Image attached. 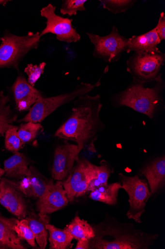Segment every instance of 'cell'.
<instances>
[{
  "instance_id": "obj_1",
  "label": "cell",
  "mask_w": 165,
  "mask_h": 249,
  "mask_svg": "<svg viewBox=\"0 0 165 249\" xmlns=\"http://www.w3.org/2000/svg\"><path fill=\"white\" fill-rule=\"evenodd\" d=\"M102 108L99 95L87 94L76 99L70 116L57 130L56 137L75 142L81 151L103 128L100 119Z\"/></svg>"
},
{
  "instance_id": "obj_25",
  "label": "cell",
  "mask_w": 165,
  "mask_h": 249,
  "mask_svg": "<svg viewBox=\"0 0 165 249\" xmlns=\"http://www.w3.org/2000/svg\"><path fill=\"white\" fill-rule=\"evenodd\" d=\"M7 220L11 227L22 240L26 241L32 247H36L35 235L30 228L28 221L26 218L19 220L14 218H7Z\"/></svg>"
},
{
  "instance_id": "obj_24",
  "label": "cell",
  "mask_w": 165,
  "mask_h": 249,
  "mask_svg": "<svg viewBox=\"0 0 165 249\" xmlns=\"http://www.w3.org/2000/svg\"><path fill=\"white\" fill-rule=\"evenodd\" d=\"M65 228L77 240L86 239L90 240L95 236V231L88 222L76 216Z\"/></svg>"
},
{
  "instance_id": "obj_8",
  "label": "cell",
  "mask_w": 165,
  "mask_h": 249,
  "mask_svg": "<svg viewBox=\"0 0 165 249\" xmlns=\"http://www.w3.org/2000/svg\"><path fill=\"white\" fill-rule=\"evenodd\" d=\"M119 178L122 183V189L129 197L130 209L127 216L129 219L141 223L140 217L146 212L147 203L151 195L148 184L137 176L129 177L120 173Z\"/></svg>"
},
{
  "instance_id": "obj_11",
  "label": "cell",
  "mask_w": 165,
  "mask_h": 249,
  "mask_svg": "<svg viewBox=\"0 0 165 249\" xmlns=\"http://www.w3.org/2000/svg\"><path fill=\"white\" fill-rule=\"evenodd\" d=\"M81 151L77 145L65 142L55 149L52 174L60 181L65 180L73 170L75 162L79 160Z\"/></svg>"
},
{
  "instance_id": "obj_34",
  "label": "cell",
  "mask_w": 165,
  "mask_h": 249,
  "mask_svg": "<svg viewBox=\"0 0 165 249\" xmlns=\"http://www.w3.org/2000/svg\"><path fill=\"white\" fill-rule=\"evenodd\" d=\"M90 247V240L86 239H82L78 240L75 249H88Z\"/></svg>"
},
{
  "instance_id": "obj_30",
  "label": "cell",
  "mask_w": 165,
  "mask_h": 249,
  "mask_svg": "<svg viewBox=\"0 0 165 249\" xmlns=\"http://www.w3.org/2000/svg\"><path fill=\"white\" fill-rule=\"evenodd\" d=\"M87 2L86 0H64L62 1L60 12L63 15L75 16L78 12L86 10L85 4Z\"/></svg>"
},
{
  "instance_id": "obj_5",
  "label": "cell",
  "mask_w": 165,
  "mask_h": 249,
  "mask_svg": "<svg viewBox=\"0 0 165 249\" xmlns=\"http://www.w3.org/2000/svg\"><path fill=\"white\" fill-rule=\"evenodd\" d=\"M100 85V81L93 85L81 83L72 92L52 97L44 98L41 96L29 110L28 114L19 120V122L40 123L59 107L72 102L81 96L88 94L94 89Z\"/></svg>"
},
{
  "instance_id": "obj_21",
  "label": "cell",
  "mask_w": 165,
  "mask_h": 249,
  "mask_svg": "<svg viewBox=\"0 0 165 249\" xmlns=\"http://www.w3.org/2000/svg\"><path fill=\"white\" fill-rule=\"evenodd\" d=\"M121 189L122 186L120 183L101 186L90 192L89 197L109 206H114L116 205L118 196Z\"/></svg>"
},
{
  "instance_id": "obj_6",
  "label": "cell",
  "mask_w": 165,
  "mask_h": 249,
  "mask_svg": "<svg viewBox=\"0 0 165 249\" xmlns=\"http://www.w3.org/2000/svg\"><path fill=\"white\" fill-rule=\"evenodd\" d=\"M165 62V54L155 52H137L127 61V71L133 80L146 84L156 81Z\"/></svg>"
},
{
  "instance_id": "obj_17",
  "label": "cell",
  "mask_w": 165,
  "mask_h": 249,
  "mask_svg": "<svg viewBox=\"0 0 165 249\" xmlns=\"http://www.w3.org/2000/svg\"><path fill=\"white\" fill-rule=\"evenodd\" d=\"M25 218L35 237V240L42 249L45 248L48 240V230L46 225L49 224L50 218L47 214H36L34 212L28 213Z\"/></svg>"
},
{
  "instance_id": "obj_3",
  "label": "cell",
  "mask_w": 165,
  "mask_h": 249,
  "mask_svg": "<svg viewBox=\"0 0 165 249\" xmlns=\"http://www.w3.org/2000/svg\"><path fill=\"white\" fill-rule=\"evenodd\" d=\"M145 85L133 80L131 85L116 96L115 101L119 106L129 107L152 119L161 101L164 82L160 74L153 87H146Z\"/></svg>"
},
{
  "instance_id": "obj_33",
  "label": "cell",
  "mask_w": 165,
  "mask_h": 249,
  "mask_svg": "<svg viewBox=\"0 0 165 249\" xmlns=\"http://www.w3.org/2000/svg\"><path fill=\"white\" fill-rule=\"evenodd\" d=\"M157 33L161 41L165 39V15L162 12L160 15L158 24L155 27Z\"/></svg>"
},
{
  "instance_id": "obj_15",
  "label": "cell",
  "mask_w": 165,
  "mask_h": 249,
  "mask_svg": "<svg viewBox=\"0 0 165 249\" xmlns=\"http://www.w3.org/2000/svg\"><path fill=\"white\" fill-rule=\"evenodd\" d=\"M161 41L154 28L143 35L134 36L128 38L126 52L129 53L137 52H157L160 51L158 45Z\"/></svg>"
},
{
  "instance_id": "obj_23",
  "label": "cell",
  "mask_w": 165,
  "mask_h": 249,
  "mask_svg": "<svg viewBox=\"0 0 165 249\" xmlns=\"http://www.w3.org/2000/svg\"><path fill=\"white\" fill-rule=\"evenodd\" d=\"M9 96L0 92V137H4L7 130L17 120V116L11 109Z\"/></svg>"
},
{
  "instance_id": "obj_26",
  "label": "cell",
  "mask_w": 165,
  "mask_h": 249,
  "mask_svg": "<svg viewBox=\"0 0 165 249\" xmlns=\"http://www.w3.org/2000/svg\"><path fill=\"white\" fill-rule=\"evenodd\" d=\"M31 174L29 177L34 197L40 198L54 186L53 180L48 179L41 176L36 169L30 167Z\"/></svg>"
},
{
  "instance_id": "obj_13",
  "label": "cell",
  "mask_w": 165,
  "mask_h": 249,
  "mask_svg": "<svg viewBox=\"0 0 165 249\" xmlns=\"http://www.w3.org/2000/svg\"><path fill=\"white\" fill-rule=\"evenodd\" d=\"M68 202L62 182L58 180L51 189L39 198L36 209L42 214H51L65 207Z\"/></svg>"
},
{
  "instance_id": "obj_10",
  "label": "cell",
  "mask_w": 165,
  "mask_h": 249,
  "mask_svg": "<svg viewBox=\"0 0 165 249\" xmlns=\"http://www.w3.org/2000/svg\"><path fill=\"white\" fill-rule=\"evenodd\" d=\"M0 205L20 219L27 216V203L17 188L16 182L5 178L0 181Z\"/></svg>"
},
{
  "instance_id": "obj_7",
  "label": "cell",
  "mask_w": 165,
  "mask_h": 249,
  "mask_svg": "<svg viewBox=\"0 0 165 249\" xmlns=\"http://www.w3.org/2000/svg\"><path fill=\"white\" fill-rule=\"evenodd\" d=\"M86 34L93 45V55L95 58L113 63L119 61L122 54L126 52L128 38L122 36L114 26L110 33L106 36H101L89 33Z\"/></svg>"
},
{
  "instance_id": "obj_16",
  "label": "cell",
  "mask_w": 165,
  "mask_h": 249,
  "mask_svg": "<svg viewBox=\"0 0 165 249\" xmlns=\"http://www.w3.org/2000/svg\"><path fill=\"white\" fill-rule=\"evenodd\" d=\"M147 180L150 188V193L153 195L163 187L165 182V158H157L141 171Z\"/></svg>"
},
{
  "instance_id": "obj_29",
  "label": "cell",
  "mask_w": 165,
  "mask_h": 249,
  "mask_svg": "<svg viewBox=\"0 0 165 249\" xmlns=\"http://www.w3.org/2000/svg\"><path fill=\"white\" fill-rule=\"evenodd\" d=\"M18 127L12 125L5 133V147L6 148L15 153L18 152L25 146L18 137L17 130Z\"/></svg>"
},
{
  "instance_id": "obj_22",
  "label": "cell",
  "mask_w": 165,
  "mask_h": 249,
  "mask_svg": "<svg viewBox=\"0 0 165 249\" xmlns=\"http://www.w3.org/2000/svg\"><path fill=\"white\" fill-rule=\"evenodd\" d=\"M46 229L49 233L50 249H66L72 247L74 237L66 228L61 230L48 224Z\"/></svg>"
},
{
  "instance_id": "obj_4",
  "label": "cell",
  "mask_w": 165,
  "mask_h": 249,
  "mask_svg": "<svg viewBox=\"0 0 165 249\" xmlns=\"http://www.w3.org/2000/svg\"><path fill=\"white\" fill-rule=\"evenodd\" d=\"M0 40V70L13 69L19 71V65L26 56L39 48L41 37L38 32L17 36L6 31Z\"/></svg>"
},
{
  "instance_id": "obj_9",
  "label": "cell",
  "mask_w": 165,
  "mask_h": 249,
  "mask_svg": "<svg viewBox=\"0 0 165 249\" xmlns=\"http://www.w3.org/2000/svg\"><path fill=\"white\" fill-rule=\"evenodd\" d=\"M56 7L49 4L40 11L41 16L46 19V27L40 33V36L52 34L60 41L76 43L81 39L80 35L73 27V19L63 18L56 13Z\"/></svg>"
},
{
  "instance_id": "obj_27",
  "label": "cell",
  "mask_w": 165,
  "mask_h": 249,
  "mask_svg": "<svg viewBox=\"0 0 165 249\" xmlns=\"http://www.w3.org/2000/svg\"><path fill=\"white\" fill-rule=\"evenodd\" d=\"M43 130L44 128L40 123L28 122L20 125L17 134L22 142L26 144L34 140Z\"/></svg>"
},
{
  "instance_id": "obj_14",
  "label": "cell",
  "mask_w": 165,
  "mask_h": 249,
  "mask_svg": "<svg viewBox=\"0 0 165 249\" xmlns=\"http://www.w3.org/2000/svg\"><path fill=\"white\" fill-rule=\"evenodd\" d=\"M12 89L16 107L19 111L29 110L42 96L40 92L31 86L22 75L17 77Z\"/></svg>"
},
{
  "instance_id": "obj_31",
  "label": "cell",
  "mask_w": 165,
  "mask_h": 249,
  "mask_svg": "<svg viewBox=\"0 0 165 249\" xmlns=\"http://www.w3.org/2000/svg\"><path fill=\"white\" fill-rule=\"evenodd\" d=\"M46 63L43 62L39 65L29 64L25 68V72L28 76V81L29 83L34 87L35 83L44 74Z\"/></svg>"
},
{
  "instance_id": "obj_19",
  "label": "cell",
  "mask_w": 165,
  "mask_h": 249,
  "mask_svg": "<svg viewBox=\"0 0 165 249\" xmlns=\"http://www.w3.org/2000/svg\"><path fill=\"white\" fill-rule=\"evenodd\" d=\"M112 168L108 163L103 160L100 166L90 164L88 173V192L108 184Z\"/></svg>"
},
{
  "instance_id": "obj_32",
  "label": "cell",
  "mask_w": 165,
  "mask_h": 249,
  "mask_svg": "<svg viewBox=\"0 0 165 249\" xmlns=\"http://www.w3.org/2000/svg\"><path fill=\"white\" fill-rule=\"evenodd\" d=\"M17 189L27 197H34L32 187L29 177H23L16 182Z\"/></svg>"
},
{
  "instance_id": "obj_12",
  "label": "cell",
  "mask_w": 165,
  "mask_h": 249,
  "mask_svg": "<svg viewBox=\"0 0 165 249\" xmlns=\"http://www.w3.org/2000/svg\"><path fill=\"white\" fill-rule=\"evenodd\" d=\"M90 162L86 159L79 160L64 182L63 187L70 202L84 196L88 192V172Z\"/></svg>"
},
{
  "instance_id": "obj_20",
  "label": "cell",
  "mask_w": 165,
  "mask_h": 249,
  "mask_svg": "<svg viewBox=\"0 0 165 249\" xmlns=\"http://www.w3.org/2000/svg\"><path fill=\"white\" fill-rule=\"evenodd\" d=\"M21 239L7 222V218L0 214V249H24Z\"/></svg>"
},
{
  "instance_id": "obj_2",
  "label": "cell",
  "mask_w": 165,
  "mask_h": 249,
  "mask_svg": "<svg viewBox=\"0 0 165 249\" xmlns=\"http://www.w3.org/2000/svg\"><path fill=\"white\" fill-rule=\"evenodd\" d=\"M105 220L93 229L95 236L90 240L89 249H145L158 237L136 230L131 224Z\"/></svg>"
},
{
  "instance_id": "obj_35",
  "label": "cell",
  "mask_w": 165,
  "mask_h": 249,
  "mask_svg": "<svg viewBox=\"0 0 165 249\" xmlns=\"http://www.w3.org/2000/svg\"><path fill=\"white\" fill-rule=\"evenodd\" d=\"M5 175V171L4 169L0 168V179L2 178V177Z\"/></svg>"
},
{
  "instance_id": "obj_18",
  "label": "cell",
  "mask_w": 165,
  "mask_h": 249,
  "mask_svg": "<svg viewBox=\"0 0 165 249\" xmlns=\"http://www.w3.org/2000/svg\"><path fill=\"white\" fill-rule=\"evenodd\" d=\"M28 158L22 153L16 152L4 162L5 175L11 178H22L30 177L31 170Z\"/></svg>"
},
{
  "instance_id": "obj_28",
  "label": "cell",
  "mask_w": 165,
  "mask_h": 249,
  "mask_svg": "<svg viewBox=\"0 0 165 249\" xmlns=\"http://www.w3.org/2000/svg\"><path fill=\"white\" fill-rule=\"evenodd\" d=\"M104 9L118 14L125 12L131 9L135 3L133 0H103L100 1Z\"/></svg>"
}]
</instances>
